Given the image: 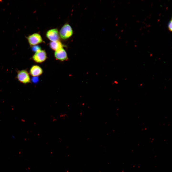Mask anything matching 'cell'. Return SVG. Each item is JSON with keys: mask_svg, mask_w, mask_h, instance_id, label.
Listing matches in <instances>:
<instances>
[{"mask_svg": "<svg viewBox=\"0 0 172 172\" xmlns=\"http://www.w3.org/2000/svg\"><path fill=\"white\" fill-rule=\"evenodd\" d=\"M73 31L70 25L68 23L64 25L59 32V35L63 39H66L72 36Z\"/></svg>", "mask_w": 172, "mask_h": 172, "instance_id": "obj_1", "label": "cell"}, {"mask_svg": "<svg viewBox=\"0 0 172 172\" xmlns=\"http://www.w3.org/2000/svg\"><path fill=\"white\" fill-rule=\"evenodd\" d=\"M47 58V55L45 51L41 50L35 53L32 57L33 60L38 63L44 62Z\"/></svg>", "mask_w": 172, "mask_h": 172, "instance_id": "obj_2", "label": "cell"}, {"mask_svg": "<svg viewBox=\"0 0 172 172\" xmlns=\"http://www.w3.org/2000/svg\"><path fill=\"white\" fill-rule=\"evenodd\" d=\"M17 77L18 80L23 83L26 84L31 82V80L29 73L26 70H22L19 71Z\"/></svg>", "mask_w": 172, "mask_h": 172, "instance_id": "obj_3", "label": "cell"}, {"mask_svg": "<svg viewBox=\"0 0 172 172\" xmlns=\"http://www.w3.org/2000/svg\"><path fill=\"white\" fill-rule=\"evenodd\" d=\"M29 44L31 46L36 45L43 42L41 36L38 33H34L29 35L27 37Z\"/></svg>", "mask_w": 172, "mask_h": 172, "instance_id": "obj_4", "label": "cell"}, {"mask_svg": "<svg viewBox=\"0 0 172 172\" xmlns=\"http://www.w3.org/2000/svg\"><path fill=\"white\" fill-rule=\"evenodd\" d=\"M54 56L56 59L61 61H63L68 60L67 54L63 48L55 51Z\"/></svg>", "mask_w": 172, "mask_h": 172, "instance_id": "obj_5", "label": "cell"}, {"mask_svg": "<svg viewBox=\"0 0 172 172\" xmlns=\"http://www.w3.org/2000/svg\"><path fill=\"white\" fill-rule=\"evenodd\" d=\"M46 36L51 41H58L59 38V34L58 29L54 28L48 31L46 33Z\"/></svg>", "mask_w": 172, "mask_h": 172, "instance_id": "obj_6", "label": "cell"}, {"mask_svg": "<svg viewBox=\"0 0 172 172\" xmlns=\"http://www.w3.org/2000/svg\"><path fill=\"white\" fill-rule=\"evenodd\" d=\"M29 72L30 75L33 77H38L43 74V70L39 66L34 65L31 67Z\"/></svg>", "mask_w": 172, "mask_h": 172, "instance_id": "obj_7", "label": "cell"}, {"mask_svg": "<svg viewBox=\"0 0 172 172\" xmlns=\"http://www.w3.org/2000/svg\"><path fill=\"white\" fill-rule=\"evenodd\" d=\"M50 48L55 51L61 48H63L64 45L59 40L51 41L49 43Z\"/></svg>", "mask_w": 172, "mask_h": 172, "instance_id": "obj_8", "label": "cell"}, {"mask_svg": "<svg viewBox=\"0 0 172 172\" xmlns=\"http://www.w3.org/2000/svg\"><path fill=\"white\" fill-rule=\"evenodd\" d=\"M32 51L35 53L41 50V47L38 45H34L32 46Z\"/></svg>", "mask_w": 172, "mask_h": 172, "instance_id": "obj_9", "label": "cell"}, {"mask_svg": "<svg viewBox=\"0 0 172 172\" xmlns=\"http://www.w3.org/2000/svg\"><path fill=\"white\" fill-rule=\"evenodd\" d=\"M172 19H171V20L169 22L168 25V30L171 31H172Z\"/></svg>", "mask_w": 172, "mask_h": 172, "instance_id": "obj_10", "label": "cell"}, {"mask_svg": "<svg viewBox=\"0 0 172 172\" xmlns=\"http://www.w3.org/2000/svg\"><path fill=\"white\" fill-rule=\"evenodd\" d=\"M38 80L39 78L38 77H33L32 79V81L34 83H36L38 82Z\"/></svg>", "mask_w": 172, "mask_h": 172, "instance_id": "obj_11", "label": "cell"}, {"mask_svg": "<svg viewBox=\"0 0 172 172\" xmlns=\"http://www.w3.org/2000/svg\"><path fill=\"white\" fill-rule=\"evenodd\" d=\"M60 118L63 119H64L66 118H67V114L65 113H61L60 114L59 116Z\"/></svg>", "mask_w": 172, "mask_h": 172, "instance_id": "obj_12", "label": "cell"}, {"mask_svg": "<svg viewBox=\"0 0 172 172\" xmlns=\"http://www.w3.org/2000/svg\"><path fill=\"white\" fill-rule=\"evenodd\" d=\"M51 118L52 121L53 122L56 121H57V119L54 116H51Z\"/></svg>", "mask_w": 172, "mask_h": 172, "instance_id": "obj_13", "label": "cell"}]
</instances>
